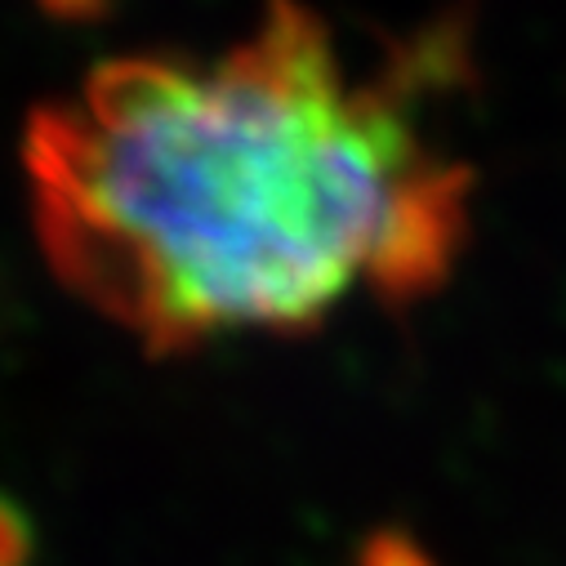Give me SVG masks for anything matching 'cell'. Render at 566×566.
Wrapping results in <instances>:
<instances>
[{
  "mask_svg": "<svg viewBox=\"0 0 566 566\" xmlns=\"http://www.w3.org/2000/svg\"><path fill=\"white\" fill-rule=\"evenodd\" d=\"M32 562V526L14 500L0 495V566H28Z\"/></svg>",
  "mask_w": 566,
  "mask_h": 566,
  "instance_id": "cell-2",
  "label": "cell"
},
{
  "mask_svg": "<svg viewBox=\"0 0 566 566\" xmlns=\"http://www.w3.org/2000/svg\"><path fill=\"white\" fill-rule=\"evenodd\" d=\"M361 566H433V557H423L415 548V539H406L397 531H384V535H370V544L361 553Z\"/></svg>",
  "mask_w": 566,
  "mask_h": 566,
  "instance_id": "cell-3",
  "label": "cell"
},
{
  "mask_svg": "<svg viewBox=\"0 0 566 566\" xmlns=\"http://www.w3.org/2000/svg\"><path fill=\"white\" fill-rule=\"evenodd\" d=\"M23 170L54 276L153 357L300 335L357 291L406 308L469 241V170L415 85L353 76L300 0L219 54L94 67L32 112Z\"/></svg>",
  "mask_w": 566,
  "mask_h": 566,
  "instance_id": "cell-1",
  "label": "cell"
},
{
  "mask_svg": "<svg viewBox=\"0 0 566 566\" xmlns=\"http://www.w3.org/2000/svg\"><path fill=\"white\" fill-rule=\"evenodd\" d=\"M54 19H94L107 10V0H41Z\"/></svg>",
  "mask_w": 566,
  "mask_h": 566,
  "instance_id": "cell-4",
  "label": "cell"
}]
</instances>
